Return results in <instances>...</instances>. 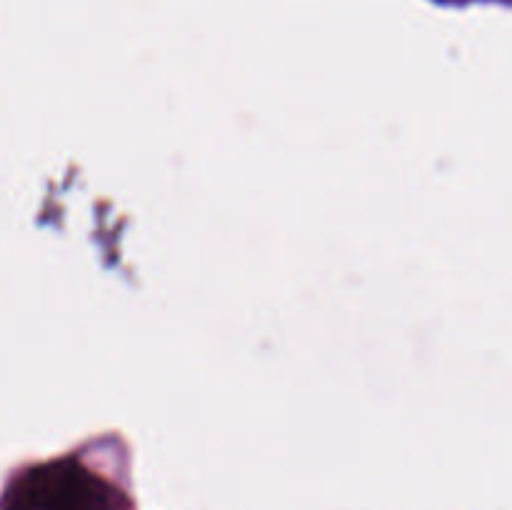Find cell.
I'll return each mask as SVG.
<instances>
[{"label":"cell","mask_w":512,"mask_h":510,"mask_svg":"<svg viewBox=\"0 0 512 510\" xmlns=\"http://www.w3.org/2000/svg\"><path fill=\"white\" fill-rule=\"evenodd\" d=\"M8 510H115L113 490L78 463L35 468L10 495Z\"/></svg>","instance_id":"obj_1"}]
</instances>
